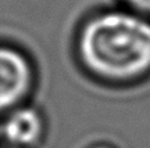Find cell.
<instances>
[{
	"label": "cell",
	"mask_w": 150,
	"mask_h": 148,
	"mask_svg": "<svg viewBox=\"0 0 150 148\" xmlns=\"http://www.w3.org/2000/svg\"><path fill=\"white\" fill-rule=\"evenodd\" d=\"M0 148H13V147H8V145H6V147H0Z\"/></svg>",
	"instance_id": "8992f818"
},
{
	"label": "cell",
	"mask_w": 150,
	"mask_h": 148,
	"mask_svg": "<svg viewBox=\"0 0 150 148\" xmlns=\"http://www.w3.org/2000/svg\"><path fill=\"white\" fill-rule=\"evenodd\" d=\"M88 148H114V147H112L111 144H107V143H96Z\"/></svg>",
	"instance_id": "5b68a950"
},
{
	"label": "cell",
	"mask_w": 150,
	"mask_h": 148,
	"mask_svg": "<svg viewBox=\"0 0 150 148\" xmlns=\"http://www.w3.org/2000/svg\"><path fill=\"white\" fill-rule=\"evenodd\" d=\"M128 4L135 7L136 10L150 13V0H125Z\"/></svg>",
	"instance_id": "277c9868"
},
{
	"label": "cell",
	"mask_w": 150,
	"mask_h": 148,
	"mask_svg": "<svg viewBox=\"0 0 150 148\" xmlns=\"http://www.w3.org/2000/svg\"><path fill=\"white\" fill-rule=\"evenodd\" d=\"M33 85L32 65L18 50L0 46V114L20 107Z\"/></svg>",
	"instance_id": "7a4b0ae2"
},
{
	"label": "cell",
	"mask_w": 150,
	"mask_h": 148,
	"mask_svg": "<svg viewBox=\"0 0 150 148\" xmlns=\"http://www.w3.org/2000/svg\"><path fill=\"white\" fill-rule=\"evenodd\" d=\"M82 62L107 82L124 83L150 71V22L129 13L95 17L79 36Z\"/></svg>",
	"instance_id": "6da1fadb"
},
{
	"label": "cell",
	"mask_w": 150,
	"mask_h": 148,
	"mask_svg": "<svg viewBox=\"0 0 150 148\" xmlns=\"http://www.w3.org/2000/svg\"><path fill=\"white\" fill-rule=\"evenodd\" d=\"M1 133L8 147L35 148L46 134V122L36 108L20 105L7 114Z\"/></svg>",
	"instance_id": "3957f363"
}]
</instances>
